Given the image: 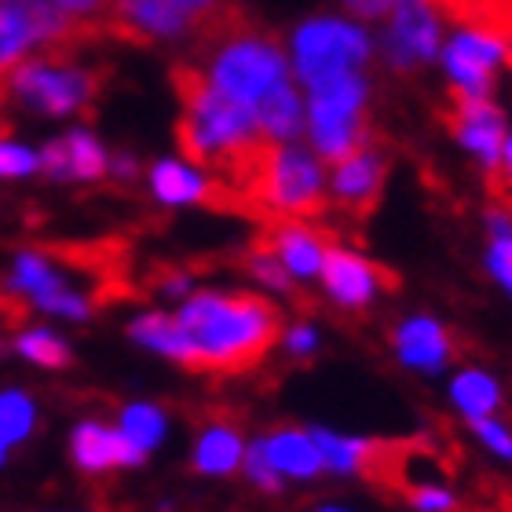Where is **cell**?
<instances>
[{"mask_svg": "<svg viewBox=\"0 0 512 512\" xmlns=\"http://www.w3.org/2000/svg\"><path fill=\"white\" fill-rule=\"evenodd\" d=\"M176 326L187 337L194 374H249L282 337L278 308L256 293L202 289L180 308Z\"/></svg>", "mask_w": 512, "mask_h": 512, "instance_id": "1", "label": "cell"}, {"mask_svg": "<svg viewBox=\"0 0 512 512\" xmlns=\"http://www.w3.org/2000/svg\"><path fill=\"white\" fill-rule=\"evenodd\" d=\"M205 74L224 96L253 110L267 92L289 85L286 55L278 41L256 22H249L242 11H235L224 26H216L209 37H202Z\"/></svg>", "mask_w": 512, "mask_h": 512, "instance_id": "2", "label": "cell"}, {"mask_svg": "<svg viewBox=\"0 0 512 512\" xmlns=\"http://www.w3.org/2000/svg\"><path fill=\"white\" fill-rule=\"evenodd\" d=\"M326 209H330V191L319 158L297 143H271L242 191V216H253L260 224H278V220H319Z\"/></svg>", "mask_w": 512, "mask_h": 512, "instance_id": "3", "label": "cell"}, {"mask_svg": "<svg viewBox=\"0 0 512 512\" xmlns=\"http://www.w3.org/2000/svg\"><path fill=\"white\" fill-rule=\"evenodd\" d=\"M99 74L74 63V52H41L22 59L8 77V92L41 114H81L96 103Z\"/></svg>", "mask_w": 512, "mask_h": 512, "instance_id": "4", "label": "cell"}, {"mask_svg": "<svg viewBox=\"0 0 512 512\" xmlns=\"http://www.w3.org/2000/svg\"><path fill=\"white\" fill-rule=\"evenodd\" d=\"M363 103L366 85L359 74L333 77V81H322V85L311 88V139H315V150L333 165L348 158L366 139Z\"/></svg>", "mask_w": 512, "mask_h": 512, "instance_id": "5", "label": "cell"}, {"mask_svg": "<svg viewBox=\"0 0 512 512\" xmlns=\"http://www.w3.org/2000/svg\"><path fill=\"white\" fill-rule=\"evenodd\" d=\"M370 59V41L352 22L315 19L304 22L293 37V63L300 81L308 88L333 81V77L359 74V66Z\"/></svg>", "mask_w": 512, "mask_h": 512, "instance_id": "6", "label": "cell"}, {"mask_svg": "<svg viewBox=\"0 0 512 512\" xmlns=\"http://www.w3.org/2000/svg\"><path fill=\"white\" fill-rule=\"evenodd\" d=\"M384 176H388V158L374 139H363L348 158L337 161L330 180V202L348 220H366L381 202Z\"/></svg>", "mask_w": 512, "mask_h": 512, "instance_id": "7", "label": "cell"}, {"mask_svg": "<svg viewBox=\"0 0 512 512\" xmlns=\"http://www.w3.org/2000/svg\"><path fill=\"white\" fill-rule=\"evenodd\" d=\"M443 121L454 132L461 147H469L476 158L487 165V172L502 169V150H505V118L487 96H469L454 88L450 103L443 110Z\"/></svg>", "mask_w": 512, "mask_h": 512, "instance_id": "8", "label": "cell"}, {"mask_svg": "<svg viewBox=\"0 0 512 512\" xmlns=\"http://www.w3.org/2000/svg\"><path fill=\"white\" fill-rule=\"evenodd\" d=\"M194 30V22L183 15L172 0H110L107 37H121L128 44H158L180 41Z\"/></svg>", "mask_w": 512, "mask_h": 512, "instance_id": "9", "label": "cell"}, {"mask_svg": "<svg viewBox=\"0 0 512 512\" xmlns=\"http://www.w3.org/2000/svg\"><path fill=\"white\" fill-rule=\"evenodd\" d=\"M388 59L395 70H414L428 63L439 52V11L432 0H395L392 15H388Z\"/></svg>", "mask_w": 512, "mask_h": 512, "instance_id": "10", "label": "cell"}, {"mask_svg": "<svg viewBox=\"0 0 512 512\" xmlns=\"http://www.w3.org/2000/svg\"><path fill=\"white\" fill-rule=\"evenodd\" d=\"M319 275L326 282V293L348 311H363L374 300L377 289H395L392 271H384L381 264L352 253V249H337V246H330Z\"/></svg>", "mask_w": 512, "mask_h": 512, "instance_id": "11", "label": "cell"}, {"mask_svg": "<svg viewBox=\"0 0 512 512\" xmlns=\"http://www.w3.org/2000/svg\"><path fill=\"white\" fill-rule=\"evenodd\" d=\"M256 238L278 256V264L286 267L293 278H311L315 271H322V260H326V253L333 246V231L315 224V220H278V224H264V231Z\"/></svg>", "mask_w": 512, "mask_h": 512, "instance_id": "12", "label": "cell"}, {"mask_svg": "<svg viewBox=\"0 0 512 512\" xmlns=\"http://www.w3.org/2000/svg\"><path fill=\"white\" fill-rule=\"evenodd\" d=\"M502 59V44L476 30H461L454 41L443 48V63L454 81V88L469 96H487L494 81V66Z\"/></svg>", "mask_w": 512, "mask_h": 512, "instance_id": "13", "label": "cell"}, {"mask_svg": "<svg viewBox=\"0 0 512 512\" xmlns=\"http://www.w3.org/2000/svg\"><path fill=\"white\" fill-rule=\"evenodd\" d=\"M37 169H44L55 180H99V176H107L110 161L88 132H70L41 150Z\"/></svg>", "mask_w": 512, "mask_h": 512, "instance_id": "14", "label": "cell"}, {"mask_svg": "<svg viewBox=\"0 0 512 512\" xmlns=\"http://www.w3.org/2000/svg\"><path fill=\"white\" fill-rule=\"evenodd\" d=\"M74 461L77 469L85 472H110V469H121V465H139V461L147 458V450H139L125 432H110L103 425H81L74 432Z\"/></svg>", "mask_w": 512, "mask_h": 512, "instance_id": "15", "label": "cell"}, {"mask_svg": "<svg viewBox=\"0 0 512 512\" xmlns=\"http://www.w3.org/2000/svg\"><path fill=\"white\" fill-rule=\"evenodd\" d=\"M454 337H450L436 319H410L395 330V352L414 370H439L454 355Z\"/></svg>", "mask_w": 512, "mask_h": 512, "instance_id": "16", "label": "cell"}, {"mask_svg": "<svg viewBox=\"0 0 512 512\" xmlns=\"http://www.w3.org/2000/svg\"><path fill=\"white\" fill-rule=\"evenodd\" d=\"M242 458H246L242 432L231 421H213L194 447V469L205 476H227V472L242 469Z\"/></svg>", "mask_w": 512, "mask_h": 512, "instance_id": "17", "label": "cell"}, {"mask_svg": "<svg viewBox=\"0 0 512 512\" xmlns=\"http://www.w3.org/2000/svg\"><path fill=\"white\" fill-rule=\"evenodd\" d=\"M264 454L275 465L278 476H297L308 480L315 472H322V454L315 447V439L304 432H275L264 439Z\"/></svg>", "mask_w": 512, "mask_h": 512, "instance_id": "18", "label": "cell"}, {"mask_svg": "<svg viewBox=\"0 0 512 512\" xmlns=\"http://www.w3.org/2000/svg\"><path fill=\"white\" fill-rule=\"evenodd\" d=\"M253 118L271 143H293L300 136V121H304V110H300V99L293 92V85L267 92L253 107Z\"/></svg>", "mask_w": 512, "mask_h": 512, "instance_id": "19", "label": "cell"}, {"mask_svg": "<svg viewBox=\"0 0 512 512\" xmlns=\"http://www.w3.org/2000/svg\"><path fill=\"white\" fill-rule=\"evenodd\" d=\"M150 187H154V194H158L161 202H169V205L209 202V180H205L202 172L180 165V161H161V165H154Z\"/></svg>", "mask_w": 512, "mask_h": 512, "instance_id": "20", "label": "cell"}, {"mask_svg": "<svg viewBox=\"0 0 512 512\" xmlns=\"http://www.w3.org/2000/svg\"><path fill=\"white\" fill-rule=\"evenodd\" d=\"M132 341H139L143 348H154V352L169 355L180 366L191 363V348H187V337L180 333L176 319L169 315H143V319L132 322Z\"/></svg>", "mask_w": 512, "mask_h": 512, "instance_id": "21", "label": "cell"}, {"mask_svg": "<svg viewBox=\"0 0 512 512\" xmlns=\"http://www.w3.org/2000/svg\"><path fill=\"white\" fill-rule=\"evenodd\" d=\"M498 399H502V392H498V384L487 374L469 370V374H461L458 381H454V403L461 406V414L469 417V421L472 417H491Z\"/></svg>", "mask_w": 512, "mask_h": 512, "instance_id": "22", "label": "cell"}, {"mask_svg": "<svg viewBox=\"0 0 512 512\" xmlns=\"http://www.w3.org/2000/svg\"><path fill=\"white\" fill-rule=\"evenodd\" d=\"M242 267H246L249 275L260 282V286H271V289H282V293H293V275H289L286 267L278 264V256L271 253V249L260 242V238H253L249 242V249L242 253Z\"/></svg>", "mask_w": 512, "mask_h": 512, "instance_id": "23", "label": "cell"}, {"mask_svg": "<svg viewBox=\"0 0 512 512\" xmlns=\"http://www.w3.org/2000/svg\"><path fill=\"white\" fill-rule=\"evenodd\" d=\"M121 432H125L139 450H150V447H158L161 432H165V417H161V410H154V406L136 403L121 414Z\"/></svg>", "mask_w": 512, "mask_h": 512, "instance_id": "24", "label": "cell"}, {"mask_svg": "<svg viewBox=\"0 0 512 512\" xmlns=\"http://www.w3.org/2000/svg\"><path fill=\"white\" fill-rule=\"evenodd\" d=\"M30 52H33V44H30V37H26V30H22L19 19L0 4V77H11V70H15L22 59H30Z\"/></svg>", "mask_w": 512, "mask_h": 512, "instance_id": "25", "label": "cell"}, {"mask_svg": "<svg viewBox=\"0 0 512 512\" xmlns=\"http://www.w3.org/2000/svg\"><path fill=\"white\" fill-rule=\"evenodd\" d=\"M491 227H494V235H491V256H487V264H491L494 278L512 293V216H505L502 209H491Z\"/></svg>", "mask_w": 512, "mask_h": 512, "instance_id": "26", "label": "cell"}, {"mask_svg": "<svg viewBox=\"0 0 512 512\" xmlns=\"http://www.w3.org/2000/svg\"><path fill=\"white\" fill-rule=\"evenodd\" d=\"M19 352L37 366H48V370H63L70 366V348H66L55 333L33 330L26 337H19Z\"/></svg>", "mask_w": 512, "mask_h": 512, "instance_id": "27", "label": "cell"}, {"mask_svg": "<svg viewBox=\"0 0 512 512\" xmlns=\"http://www.w3.org/2000/svg\"><path fill=\"white\" fill-rule=\"evenodd\" d=\"M33 428V406L22 392L0 395V443H19Z\"/></svg>", "mask_w": 512, "mask_h": 512, "instance_id": "28", "label": "cell"}, {"mask_svg": "<svg viewBox=\"0 0 512 512\" xmlns=\"http://www.w3.org/2000/svg\"><path fill=\"white\" fill-rule=\"evenodd\" d=\"M311 439H315V447L322 454V469H337V472L359 469L363 439H344V436H333V432H315Z\"/></svg>", "mask_w": 512, "mask_h": 512, "instance_id": "29", "label": "cell"}, {"mask_svg": "<svg viewBox=\"0 0 512 512\" xmlns=\"http://www.w3.org/2000/svg\"><path fill=\"white\" fill-rule=\"evenodd\" d=\"M172 4H176V8H180L183 15L194 22L198 41H202V37H209L216 26H224V22L238 11L231 0H172Z\"/></svg>", "mask_w": 512, "mask_h": 512, "instance_id": "30", "label": "cell"}, {"mask_svg": "<svg viewBox=\"0 0 512 512\" xmlns=\"http://www.w3.org/2000/svg\"><path fill=\"white\" fill-rule=\"evenodd\" d=\"M59 8L77 19L88 33L96 37H107V15H110V0H55Z\"/></svg>", "mask_w": 512, "mask_h": 512, "instance_id": "31", "label": "cell"}, {"mask_svg": "<svg viewBox=\"0 0 512 512\" xmlns=\"http://www.w3.org/2000/svg\"><path fill=\"white\" fill-rule=\"evenodd\" d=\"M242 469H246L249 480H253L256 487H264V491H278V483H282V476L275 472V465L267 461L264 443H256V447L246 450V458H242Z\"/></svg>", "mask_w": 512, "mask_h": 512, "instance_id": "32", "label": "cell"}, {"mask_svg": "<svg viewBox=\"0 0 512 512\" xmlns=\"http://www.w3.org/2000/svg\"><path fill=\"white\" fill-rule=\"evenodd\" d=\"M37 169V154L19 143H0V176H26Z\"/></svg>", "mask_w": 512, "mask_h": 512, "instance_id": "33", "label": "cell"}, {"mask_svg": "<svg viewBox=\"0 0 512 512\" xmlns=\"http://www.w3.org/2000/svg\"><path fill=\"white\" fill-rule=\"evenodd\" d=\"M469 425H472V432H476V436L494 450V454H502V458L512 461V436L502 425H494L491 417H472Z\"/></svg>", "mask_w": 512, "mask_h": 512, "instance_id": "34", "label": "cell"}, {"mask_svg": "<svg viewBox=\"0 0 512 512\" xmlns=\"http://www.w3.org/2000/svg\"><path fill=\"white\" fill-rule=\"evenodd\" d=\"M344 8L352 11L355 19L377 22V19H384V15H392L395 0H344Z\"/></svg>", "mask_w": 512, "mask_h": 512, "instance_id": "35", "label": "cell"}, {"mask_svg": "<svg viewBox=\"0 0 512 512\" xmlns=\"http://www.w3.org/2000/svg\"><path fill=\"white\" fill-rule=\"evenodd\" d=\"M315 330L311 326H293V330H286V348L293 355H311L315 352Z\"/></svg>", "mask_w": 512, "mask_h": 512, "instance_id": "36", "label": "cell"}, {"mask_svg": "<svg viewBox=\"0 0 512 512\" xmlns=\"http://www.w3.org/2000/svg\"><path fill=\"white\" fill-rule=\"evenodd\" d=\"M502 169L505 176L512 180V136H505V150H502Z\"/></svg>", "mask_w": 512, "mask_h": 512, "instance_id": "37", "label": "cell"}, {"mask_svg": "<svg viewBox=\"0 0 512 512\" xmlns=\"http://www.w3.org/2000/svg\"><path fill=\"white\" fill-rule=\"evenodd\" d=\"M502 59L512 66V33H509V37H505V41H502Z\"/></svg>", "mask_w": 512, "mask_h": 512, "instance_id": "38", "label": "cell"}, {"mask_svg": "<svg viewBox=\"0 0 512 512\" xmlns=\"http://www.w3.org/2000/svg\"><path fill=\"white\" fill-rule=\"evenodd\" d=\"M319 512H344V509H319Z\"/></svg>", "mask_w": 512, "mask_h": 512, "instance_id": "39", "label": "cell"}]
</instances>
